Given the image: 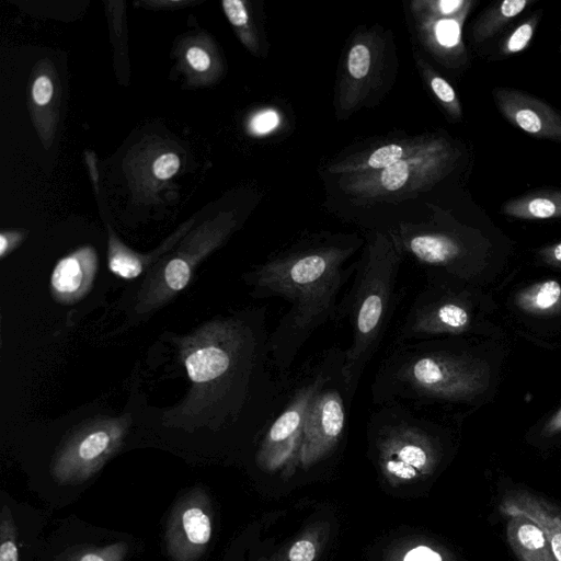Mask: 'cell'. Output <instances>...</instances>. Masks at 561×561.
I'll return each instance as SVG.
<instances>
[{"label":"cell","mask_w":561,"mask_h":561,"mask_svg":"<svg viewBox=\"0 0 561 561\" xmlns=\"http://www.w3.org/2000/svg\"><path fill=\"white\" fill-rule=\"evenodd\" d=\"M265 308L207 322L181 339L180 356L192 383L182 415L206 411L218 427L244 423L260 433L279 405L286 380L272 362Z\"/></svg>","instance_id":"6da1fadb"},{"label":"cell","mask_w":561,"mask_h":561,"mask_svg":"<svg viewBox=\"0 0 561 561\" xmlns=\"http://www.w3.org/2000/svg\"><path fill=\"white\" fill-rule=\"evenodd\" d=\"M354 245L317 243L278 254L244 275L255 298H282L289 308L271 331L272 362L286 380L299 352L327 322H334L339 294L354 274L344 264Z\"/></svg>","instance_id":"7a4b0ae2"},{"label":"cell","mask_w":561,"mask_h":561,"mask_svg":"<svg viewBox=\"0 0 561 561\" xmlns=\"http://www.w3.org/2000/svg\"><path fill=\"white\" fill-rule=\"evenodd\" d=\"M482 388L473 360L439 339L390 343L370 391L374 405L399 402L415 408L471 400Z\"/></svg>","instance_id":"3957f363"},{"label":"cell","mask_w":561,"mask_h":561,"mask_svg":"<svg viewBox=\"0 0 561 561\" xmlns=\"http://www.w3.org/2000/svg\"><path fill=\"white\" fill-rule=\"evenodd\" d=\"M402 253L377 236L356 264L354 279L341 298L334 323H346L352 340L344 348L343 374L354 399L360 378L378 352L392 320Z\"/></svg>","instance_id":"277c9868"},{"label":"cell","mask_w":561,"mask_h":561,"mask_svg":"<svg viewBox=\"0 0 561 561\" xmlns=\"http://www.w3.org/2000/svg\"><path fill=\"white\" fill-rule=\"evenodd\" d=\"M130 423L128 414L99 416L81 423L53 457L54 480L60 485H73L90 479L121 448Z\"/></svg>","instance_id":"5b68a950"},{"label":"cell","mask_w":561,"mask_h":561,"mask_svg":"<svg viewBox=\"0 0 561 561\" xmlns=\"http://www.w3.org/2000/svg\"><path fill=\"white\" fill-rule=\"evenodd\" d=\"M211 507L204 489L194 488L174 503L164 542L172 561H197L211 538Z\"/></svg>","instance_id":"8992f818"},{"label":"cell","mask_w":561,"mask_h":561,"mask_svg":"<svg viewBox=\"0 0 561 561\" xmlns=\"http://www.w3.org/2000/svg\"><path fill=\"white\" fill-rule=\"evenodd\" d=\"M493 96L511 124L533 137L561 142V114L551 105L516 89L496 88Z\"/></svg>","instance_id":"52a82bcc"},{"label":"cell","mask_w":561,"mask_h":561,"mask_svg":"<svg viewBox=\"0 0 561 561\" xmlns=\"http://www.w3.org/2000/svg\"><path fill=\"white\" fill-rule=\"evenodd\" d=\"M398 249L409 254L416 263L426 268V275L443 270L445 273H458L459 264L466 253L463 244L454 236L437 231L405 233Z\"/></svg>","instance_id":"ba28073f"},{"label":"cell","mask_w":561,"mask_h":561,"mask_svg":"<svg viewBox=\"0 0 561 561\" xmlns=\"http://www.w3.org/2000/svg\"><path fill=\"white\" fill-rule=\"evenodd\" d=\"M98 271L92 248H82L58 261L50 276L54 298L61 304H75L90 290Z\"/></svg>","instance_id":"9c48e42d"},{"label":"cell","mask_w":561,"mask_h":561,"mask_svg":"<svg viewBox=\"0 0 561 561\" xmlns=\"http://www.w3.org/2000/svg\"><path fill=\"white\" fill-rule=\"evenodd\" d=\"M505 517H523L545 534L557 561H561V508L527 491L507 492L500 506Z\"/></svg>","instance_id":"30bf717a"},{"label":"cell","mask_w":561,"mask_h":561,"mask_svg":"<svg viewBox=\"0 0 561 561\" xmlns=\"http://www.w3.org/2000/svg\"><path fill=\"white\" fill-rule=\"evenodd\" d=\"M506 536L519 561H557L543 531L529 519L508 518Z\"/></svg>","instance_id":"8fae6325"},{"label":"cell","mask_w":561,"mask_h":561,"mask_svg":"<svg viewBox=\"0 0 561 561\" xmlns=\"http://www.w3.org/2000/svg\"><path fill=\"white\" fill-rule=\"evenodd\" d=\"M502 213L517 219L542 220L561 218V190H536L508 199Z\"/></svg>","instance_id":"7c38bea8"},{"label":"cell","mask_w":561,"mask_h":561,"mask_svg":"<svg viewBox=\"0 0 561 561\" xmlns=\"http://www.w3.org/2000/svg\"><path fill=\"white\" fill-rule=\"evenodd\" d=\"M533 2L534 0H504L495 2L486 9L474 24V41L482 43L492 38Z\"/></svg>","instance_id":"4fadbf2b"},{"label":"cell","mask_w":561,"mask_h":561,"mask_svg":"<svg viewBox=\"0 0 561 561\" xmlns=\"http://www.w3.org/2000/svg\"><path fill=\"white\" fill-rule=\"evenodd\" d=\"M149 255L142 256L125 248L116 239L111 238L108 250V267L111 272L124 279L138 277L149 266Z\"/></svg>","instance_id":"5bb4252c"},{"label":"cell","mask_w":561,"mask_h":561,"mask_svg":"<svg viewBox=\"0 0 561 561\" xmlns=\"http://www.w3.org/2000/svg\"><path fill=\"white\" fill-rule=\"evenodd\" d=\"M128 546L124 541L102 547H76L66 551L58 561H124Z\"/></svg>","instance_id":"9a60e30c"},{"label":"cell","mask_w":561,"mask_h":561,"mask_svg":"<svg viewBox=\"0 0 561 561\" xmlns=\"http://www.w3.org/2000/svg\"><path fill=\"white\" fill-rule=\"evenodd\" d=\"M539 20L540 12H536L514 27L501 42L497 56L508 57L525 50L535 36Z\"/></svg>","instance_id":"2e32d148"},{"label":"cell","mask_w":561,"mask_h":561,"mask_svg":"<svg viewBox=\"0 0 561 561\" xmlns=\"http://www.w3.org/2000/svg\"><path fill=\"white\" fill-rule=\"evenodd\" d=\"M561 298V285L557 280H547L533 288L519 298V304L530 311L552 309Z\"/></svg>","instance_id":"e0dca14e"},{"label":"cell","mask_w":561,"mask_h":561,"mask_svg":"<svg viewBox=\"0 0 561 561\" xmlns=\"http://www.w3.org/2000/svg\"><path fill=\"white\" fill-rule=\"evenodd\" d=\"M0 561H19L16 529L11 511L7 505H3L1 510Z\"/></svg>","instance_id":"ac0fdd59"},{"label":"cell","mask_w":561,"mask_h":561,"mask_svg":"<svg viewBox=\"0 0 561 561\" xmlns=\"http://www.w3.org/2000/svg\"><path fill=\"white\" fill-rule=\"evenodd\" d=\"M468 10L459 18L453 15L451 18L442 19L435 24V37L442 47L461 50V24Z\"/></svg>","instance_id":"d6986e66"},{"label":"cell","mask_w":561,"mask_h":561,"mask_svg":"<svg viewBox=\"0 0 561 561\" xmlns=\"http://www.w3.org/2000/svg\"><path fill=\"white\" fill-rule=\"evenodd\" d=\"M408 178L409 164L401 159L382 170L380 182L387 191H397L405 184Z\"/></svg>","instance_id":"ffe728a7"},{"label":"cell","mask_w":561,"mask_h":561,"mask_svg":"<svg viewBox=\"0 0 561 561\" xmlns=\"http://www.w3.org/2000/svg\"><path fill=\"white\" fill-rule=\"evenodd\" d=\"M348 71L356 79L364 78L370 66V51L364 44H357L352 47L348 55Z\"/></svg>","instance_id":"44dd1931"},{"label":"cell","mask_w":561,"mask_h":561,"mask_svg":"<svg viewBox=\"0 0 561 561\" xmlns=\"http://www.w3.org/2000/svg\"><path fill=\"white\" fill-rule=\"evenodd\" d=\"M403 150L398 145H386L375 150L368 158V165L373 169H385L401 160Z\"/></svg>","instance_id":"7402d4cb"},{"label":"cell","mask_w":561,"mask_h":561,"mask_svg":"<svg viewBox=\"0 0 561 561\" xmlns=\"http://www.w3.org/2000/svg\"><path fill=\"white\" fill-rule=\"evenodd\" d=\"M431 87L436 96L454 112L459 114L460 108L451 85L440 77H434L431 80Z\"/></svg>","instance_id":"603a6c76"},{"label":"cell","mask_w":561,"mask_h":561,"mask_svg":"<svg viewBox=\"0 0 561 561\" xmlns=\"http://www.w3.org/2000/svg\"><path fill=\"white\" fill-rule=\"evenodd\" d=\"M180 167V159L175 153H164L153 163L152 170L156 178L167 180L174 175Z\"/></svg>","instance_id":"cb8c5ba5"},{"label":"cell","mask_w":561,"mask_h":561,"mask_svg":"<svg viewBox=\"0 0 561 561\" xmlns=\"http://www.w3.org/2000/svg\"><path fill=\"white\" fill-rule=\"evenodd\" d=\"M224 11L231 24L242 26L248 22V12L240 0H224Z\"/></svg>","instance_id":"d4e9b609"},{"label":"cell","mask_w":561,"mask_h":561,"mask_svg":"<svg viewBox=\"0 0 561 561\" xmlns=\"http://www.w3.org/2000/svg\"><path fill=\"white\" fill-rule=\"evenodd\" d=\"M54 89L47 77H38L33 84V100L38 105L47 104L53 95Z\"/></svg>","instance_id":"484cf974"},{"label":"cell","mask_w":561,"mask_h":561,"mask_svg":"<svg viewBox=\"0 0 561 561\" xmlns=\"http://www.w3.org/2000/svg\"><path fill=\"white\" fill-rule=\"evenodd\" d=\"M277 124V114L273 111H266L253 117L251 128L254 133L264 134L272 130Z\"/></svg>","instance_id":"4316f807"},{"label":"cell","mask_w":561,"mask_h":561,"mask_svg":"<svg viewBox=\"0 0 561 561\" xmlns=\"http://www.w3.org/2000/svg\"><path fill=\"white\" fill-rule=\"evenodd\" d=\"M316 554L314 546L307 540L296 542L289 551L290 561H312Z\"/></svg>","instance_id":"83f0119b"},{"label":"cell","mask_w":561,"mask_h":561,"mask_svg":"<svg viewBox=\"0 0 561 561\" xmlns=\"http://www.w3.org/2000/svg\"><path fill=\"white\" fill-rule=\"evenodd\" d=\"M186 59L197 71H205L210 65L209 56L199 47L188 48L186 51Z\"/></svg>","instance_id":"f1b7e54d"},{"label":"cell","mask_w":561,"mask_h":561,"mask_svg":"<svg viewBox=\"0 0 561 561\" xmlns=\"http://www.w3.org/2000/svg\"><path fill=\"white\" fill-rule=\"evenodd\" d=\"M385 467L389 473L400 479L410 480L416 476V470L402 461L389 460L386 461Z\"/></svg>","instance_id":"f546056e"},{"label":"cell","mask_w":561,"mask_h":561,"mask_svg":"<svg viewBox=\"0 0 561 561\" xmlns=\"http://www.w3.org/2000/svg\"><path fill=\"white\" fill-rule=\"evenodd\" d=\"M403 561H442V557L428 547L420 546L410 550Z\"/></svg>","instance_id":"4dcf8cb0"},{"label":"cell","mask_w":561,"mask_h":561,"mask_svg":"<svg viewBox=\"0 0 561 561\" xmlns=\"http://www.w3.org/2000/svg\"><path fill=\"white\" fill-rule=\"evenodd\" d=\"M559 432H561V409L552 415L545 427V434L547 435H554Z\"/></svg>","instance_id":"1f68e13d"},{"label":"cell","mask_w":561,"mask_h":561,"mask_svg":"<svg viewBox=\"0 0 561 561\" xmlns=\"http://www.w3.org/2000/svg\"><path fill=\"white\" fill-rule=\"evenodd\" d=\"M543 254L547 259L557 263H561V242L545 249Z\"/></svg>","instance_id":"d6a6232c"},{"label":"cell","mask_w":561,"mask_h":561,"mask_svg":"<svg viewBox=\"0 0 561 561\" xmlns=\"http://www.w3.org/2000/svg\"><path fill=\"white\" fill-rule=\"evenodd\" d=\"M560 51H561V47H560Z\"/></svg>","instance_id":"836d02e7"}]
</instances>
